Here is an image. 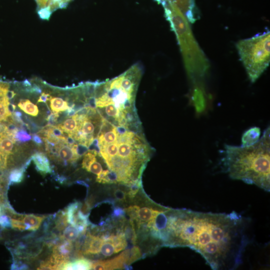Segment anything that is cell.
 Segmentation results:
<instances>
[{
    "label": "cell",
    "mask_w": 270,
    "mask_h": 270,
    "mask_svg": "<svg viewBox=\"0 0 270 270\" xmlns=\"http://www.w3.org/2000/svg\"><path fill=\"white\" fill-rule=\"evenodd\" d=\"M114 194L116 199L118 201L124 202L126 200L127 194L121 189L115 190Z\"/></svg>",
    "instance_id": "cell-31"
},
{
    "label": "cell",
    "mask_w": 270,
    "mask_h": 270,
    "mask_svg": "<svg viewBox=\"0 0 270 270\" xmlns=\"http://www.w3.org/2000/svg\"><path fill=\"white\" fill-rule=\"evenodd\" d=\"M9 100L8 96L0 99V124H4L12 120V113L8 109Z\"/></svg>",
    "instance_id": "cell-15"
},
{
    "label": "cell",
    "mask_w": 270,
    "mask_h": 270,
    "mask_svg": "<svg viewBox=\"0 0 270 270\" xmlns=\"http://www.w3.org/2000/svg\"><path fill=\"white\" fill-rule=\"evenodd\" d=\"M88 171L98 176L102 172V168L100 164L97 162L96 159L90 164Z\"/></svg>",
    "instance_id": "cell-29"
},
{
    "label": "cell",
    "mask_w": 270,
    "mask_h": 270,
    "mask_svg": "<svg viewBox=\"0 0 270 270\" xmlns=\"http://www.w3.org/2000/svg\"><path fill=\"white\" fill-rule=\"evenodd\" d=\"M125 211L120 208H114V210L112 214L113 216H122L124 214Z\"/></svg>",
    "instance_id": "cell-36"
},
{
    "label": "cell",
    "mask_w": 270,
    "mask_h": 270,
    "mask_svg": "<svg viewBox=\"0 0 270 270\" xmlns=\"http://www.w3.org/2000/svg\"><path fill=\"white\" fill-rule=\"evenodd\" d=\"M80 232L74 226L70 225L66 228L63 234V238L69 241H74L78 236Z\"/></svg>",
    "instance_id": "cell-22"
},
{
    "label": "cell",
    "mask_w": 270,
    "mask_h": 270,
    "mask_svg": "<svg viewBox=\"0 0 270 270\" xmlns=\"http://www.w3.org/2000/svg\"><path fill=\"white\" fill-rule=\"evenodd\" d=\"M72 0H36L39 16L48 20L52 14L58 9L66 8Z\"/></svg>",
    "instance_id": "cell-8"
},
{
    "label": "cell",
    "mask_w": 270,
    "mask_h": 270,
    "mask_svg": "<svg viewBox=\"0 0 270 270\" xmlns=\"http://www.w3.org/2000/svg\"><path fill=\"white\" fill-rule=\"evenodd\" d=\"M105 237L110 240L113 244L115 248V253L120 252L126 246L127 242L123 232H120L116 235L105 236Z\"/></svg>",
    "instance_id": "cell-19"
},
{
    "label": "cell",
    "mask_w": 270,
    "mask_h": 270,
    "mask_svg": "<svg viewBox=\"0 0 270 270\" xmlns=\"http://www.w3.org/2000/svg\"><path fill=\"white\" fill-rule=\"evenodd\" d=\"M9 88L8 84L0 81V99L7 96Z\"/></svg>",
    "instance_id": "cell-33"
},
{
    "label": "cell",
    "mask_w": 270,
    "mask_h": 270,
    "mask_svg": "<svg viewBox=\"0 0 270 270\" xmlns=\"http://www.w3.org/2000/svg\"><path fill=\"white\" fill-rule=\"evenodd\" d=\"M165 207L158 206L155 209L148 207H143L140 208L136 220L135 222L136 223L138 228L143 223L148 222L152 220L158 212L164 208Z\"/></svg>",
    "instance_id": "cell-11"
},
{
    "label": "cell",
    "mask_w": 270,
    "mask_h": 270,
    "mask_svg": "<svg viewBox=\"0 0 270 270\" xmlns=\"http://www.w3.org/2000/svg\"><path fill=\"white\" fill-rule=\"evenodd\" d=\"M260 136V129L258 126L251 127L246 130L242 136V146L252 145L258 142Z\"/></svg>",
    "instance_id": "cell-13"
},
{
    "label": "cell",
    "mask_w": 270,
    "mask_h": 270,
    "mask_svg": "<svg viewBox=\"0 0 270 270\" xmlns=\"http://www.w3.org/2000/svg\"><path fill=\"white\" fill-rule=\"evenodd\" d=\"M11 226L14 228H16L20 230H26V226L22 220V219L11 218Z\"/></svg>",
    "instance_id": "cell-30"
},
{
    "label": "cell",
    "mask_w": 270,
    "mask_h": 270,
    "mask_svg": "<svg viewBox=\"0 0 270 270\" xmlns=\"http://www.w3.org/2000/svg\"><path fill=\"white\" fill-rule=\"evenodd\" d=\"M32 140L34 143L38 146H41L43 144L42 138L37 134H34L32 136Z\"/></svg>",
    "instance_id": "cell-37"
},
{
    "label": "cell",
    "mask_w": 270,
    "mask_h": 270,
    "mask_svg": "<svg viewBox=\"0 0 270 270\" xmlns=\"http://www.w3.org/2000/svg\"><path fill=\"white\" fill-rule=\"evenodd\" d=\"M57 126L68 135L72 136L78 130L79 123L74 114Z\"/></svg>",
    "instance_id": "cell-14"
},
{
    "label": "cell",
    "mask_w": 270,
    "mask_h": 270,
    "mask_svg": "<svg viewBox=\"0 0 270 270\" xmlns=\"http://www.w3.org/2000/svg\"><path fill=\"white\" fill-rule=\"evenodd\" d=\"M44 218L45 216L27 214L22 218V220L26 226V230H34L38 228Z\"/></svg>",
    "instance_id": "cell-17"
},
{
    "label": "cell",
    "mask_w": 270,
    "mask_h": 270,
    "mask_svg": "<svg viewBox=\"0 0 270 270\" xmlns=\"http://www.w3.org/2000/svg\"><path fill=\"white\" fill-rule=\"evenodd\" d=\"M16 108V106L10 103L8 105V109L10 111L12 114Z\"/></svg>",
    "instance_id": "cell-38"
},
{
    "label": "cell",
    "mask_w": 270,
    "mask_h": 270,
    "mask_svg": "<svg viewBox=\"0 0 270 270\" xmlns=\"http://www.w3.org/2000/svg\"><path fill=\"white\" fill-rule=\"evenodd\" d=\"M98 154L90 151L85 154L82 162V168L88 171L90 164L96 160V156Z\"/></svg>",
    "instance_id": "cell-24"
},
{
    "label": "cell",
    "mask_w": 270,
    "mask_h": 270,
    "mask_svg": "<svg viewBox=\"0 0 270 270\" xmlns=\"http://www.w3.org/2000/svg\"><path fill=\"white\" fill-rule=\"evenodd\" d=\"M270 33L268 30L236 44L240 60L252 82H255L268 66Z\"/></svg>",
    "instance_id": "cell-4"
},
{
    "label": "cell",
    "mask_w": 270,
    "mask_h": 270,
    "mask_svg": "<svg viewBox=\"0 0 270 270\" xmlns=\"http://www.w3.org/2000/svg\"><path fill=\"white\" fill-rule=\"evenodd\" d=\"M16 142H26L31 140V136L27 132L23 129H18L15 134Z\"/></svg>",
    "instance_id": "cell-25"
},
{
    "label": "cell",
    "mask_w": 270,
    "mask_h": 270,
    "mask_svg": "<svg viewBox=\"0 0 270 270\" xmlns=\"http://www.w3.org/2000/svg\"><path fill=\"white\" fill-rule=\"evenodd\" d=\"M18 107L26 114L32 116H36L38 114V108L28 99L21 100L18 104Z\"/></svg>",
    "instance_id": "cell-20"
},
{
    "label": "cell",
    "mask_w": 270,
    "mask_h": 270,
    "mask_svg": "<svg viewBox=\"0 0 270 270\" xmlns=\"http://www.w3.org/2000/svg\"><path fill=\"white\" fill-rule=\"evenodd\" d=\"M270 131L268 128L258 141L250 146L225 144L224 170L233 180L270 191Z\"/></svg>",
    "instance_id": "cell-2"
},
{
    "label": "cell",
    "mask_w": 270,
    "mask_h": 270,
    "mask_svg": "<svg viewBox=\"0 0 270 270\" xmlns=\"http://www.w3.org/2000/svg\"><path fill=\"white\" fill-rule=\"evenodd\" d=\"M81 204L75 202L70 204L66 209V213L68 222L76 226L80 232H86L87 226V216L80 211Z\"/></svg>",
    "instance_id": "cell-6"
},
{
    "label": "cell",
    "mask_w": 270,
    "mask_h": 270,
    "mask_svg": "<svg viewBox=\"0 0 270 270\" xmlns=\"http://www.w3.org/2000/svg\"><path fill=\"white\" fill-rule=\"evenodd\" d=\"M140 207L138 206H131L124 210L130 216V220H136L137 218L138 211Z\"/></svg>",
    "instance_id": "cell-28"
},
{
    "label": "cell",
    "mask_w": 270,
    "mask_h": 270,
    "mask_svg": "<svg viewBox=\"0 0 270 270\" xmlns=\"http://www.w3.org/2000/svg\"><path fill=\"white\" fill-rule=\"evenodd\" d=\"M58 114L52 112L46 118V120L48 122V125L50 126H55L58 122Z\"/></svg>",
    "instance_id": "cell-32"
},
{
    "label": "cell",
    "mask_w": 270,
    "mask_h": 270,
    "mask_svg": "<svg viewBox=\"0 0 270 270\" xmlns=\"http://www.w3.org/2000/svg\"><path fill=\"white\" fill-rule=\"evenodd\" d=\"M129 254L130 250L128 249L112 260L106 261L100 260L92 264L91 269L100 270L122 268L124 264H127Z\"/></svg>",
    "instance_id": "cell-9"
},
{
    "label": "cell",
    "mask_w": 270,
    "mask_h": 270,
    "mask_svg": "<svg viewBox=\"0 0 270 270\" xmlns=\"http://www.w3.org/2000/svg\"><path fill=\"white\" fill-rule=\"evenodd\" d=\"M57 152L56 158L64 162H72L76 161L78 156L73 146H70L65 142L61 141L56 144Z\"/></svg>",
    "instance_id": "cell-10"
},
{
    "label": "cell",
    "mask_w": 270,
    "mask_h": 270,
    "mask_svg": "<svg viewBox=\"0 0 270 270\" xmlns=\"http://www.w3.org/2000/svg\"><path fill=\"white\" fill-rule=\"evenodd\" d=\"M2 194L0 192V207L1 204H2Z\"/></svg>",
    "instance_id": "cell-39"
},
{
    "label": "cell",
    "mask_w": 270,
    "mask_h": 270,
    "mask_svg": "<svg viewBox=\"0 0 270 270\" xmlns=\"http://www.w3.org/2000/svg\"><path fill=\"white\" fill-rule=\"evenodd\" d=\"M190 101L196 115L200 116L206 111L208 106L207 96L202 84L192 86Z\"/></svg>",
    "instance_id": "cell-7"
},
{
    "label": "cell",
    "mask_w": 270,
    "mask_h": 270,
    "mask_svg": "<svg viewBox=\"0 0 270 270\" xmlns=\"http://www.w3.org/2000/svg\"><path fill=\"white\" fill-rule=\"evenodd\" d=\"M162 4L166 18L176 36L189 80L192 86L202 84L210 64L194 37L188 19L175 4L169 2Z\"/></svg>",
    "instance_id": "cell-3"
},
{
    "label": "cell",
    "mask_w": 270,
    "mask_h": 270,
    "mask_svg": "<svg viewBox=\"0 0 270 270\" xmlns=\"http://www.w3.org/2000/svg\"><path fill=\"white\" fill-rule=\"evenodd\" d=\"M50 101V106L53 113L59 114L60 112H64L70 108L66 100H64L60 97H51L48 100Z\"/></svg>",
    "instance_id": "cell-16"
},
{
    "label": "cell",
    "mask_w": 270,
    "mask_h": 270,
    "mask_svg": "<svg viewBox=\"0 0 270 270\" xmlns=\"http://www.w3.org/2000/svg\"><path fill=\"white\" fill-rule=\"evenodd\" d=\"M50 97H51V95L49 93L44 92L41 94L40 96H39L38 100V103L44 102L46 104V102L49 100Z\"/></svg>",
    "instance_id": "cell-35"
},
{
    "label": "cell",
    "mask_w": 270,
    "mask_h": 270,
    "mask_svg": "<svg viewBox=\"0 0 270 270\" xmlns=\"http://www.w3.org/2000/svg\"><path fill=\"white\" fill-rule=\"evenodd\" d=\"M31 159L35 164L36 170L42 174L44 175L52 172L50 161L44 153L36 152L32 156Z\"/></svg>",
    "instance_id": "cell-12"
},
{
    "label": "cell",
    "mask_w": 270,
    "mask_h": 270,
    "mask_svg": "<svg viewBox=\"0 0 270 270\" xmlns=\"http://www.w3.org/2000/svg\"><path fill=\"white\" fill-rule=\"evenodd\" d=\"M25 167L20 168H16L11 171L10 174V183L20 182L24 177Z\"/></svg>",
    "instance_id": "cell-23"
},
{
    "label": "cell",
    "mask_w": 270,
    "mask_h": 270,
    "mask_svg": "<svg viewBox=\"0 0 270 270\" xmlns=\"http://www.w3.org/2000/svg\"><path fill=\"white\" fill-rule=\"evenodd\" d=\"M92 264L89 260L82 258L73 262H66L62 268V270H90Z\"/></svg>",
    "instance_id": "cell-18"
},
{
    "label": "cell",
    "mask_w": 270,
    "mask_h": 270,
    "mask_svg": "<svg viewBox=\"0 0 270 270\" xmlns=\"http://www.w3.org/2000/svg\"><path fill=\"white\" fill-rule=\"evenodd\" d=\"M104 242L101 246L100 252L104 256H109L115 253V248L113 244L107 238L102 237Z\"/></svg>",
    "instance_id": "cell-21"
},
{
    "label": "cell",
    "mask_w": 270,
    "mask_h": 270,
    "mask_svg": "<svg viewBox=\"0 0 270 270\" xmlns=\"http://www.w3.org/2000/svg\"><path fill=\"white\" fill-rule=\"evenodd\" d=\"M16 133L10 132L5 124H0V169L5 168L8 156L15 150Z\"/></svg>",
    "instance_id": "cell-5"
},
{
    "label": "cell",
    "mask_w": 270,
    "mask_h": 270,
    "mask_svg": "<svg viewBox=\"0 0 270 270\" xmlns=\"http://www.w3.org/2000/svg\"><path fill=\"white\" fill-rule=\"evenodd\" d=\"M11 222L9 218L6 216H0V224L4 228H8L10 226Z\"/></svg>",
    "instance_id": "cell-34"
},
{
    "label": "cell",
    "mask_w": 270,
    "mask_h": 270,
    "mask_svg": "<svg viewBox=\"0 0 270 270\" xmlns=\"http://www.w3.org/2000/svg\"><path fill=\"white\" fill-rule=\"evenodd\" d=\"M141 256V252L140 248L138 246L133 247L130 250L129 258L127 264H130L137 260Z\"/></svg>",
    "instance_id": "cell-27"
},
{
    "label": "cell",
    "mask_w": 270,
    "mask_h": 270,
    "mask_svg": "<svg viewBox=\"0 0 270 270\" xmlns=\"http://www.w3.org/2000/svg\"><path fill=\"white\" fill-rule=\"evenodd\" d=\"M250 220L229 214L170 208L164 246L187 247L213 270H233L242 263Z\"/></svg>",
    "instance_id": "cell-1"
},
{
    "label": "cell",
    "mask_w": 270,
    "mask_h": 270,
    "mask_svg": "<svg viewBox=\"0 0 270 270\" xmlns=\"http://www.w3.org/2000/svg\"><path fill=\"white\" fill-rule=\"evenodd\" d=\"M68 222L66 212H62L58 216L56 221V227L59 230H63L67 226Z\"/></svg>",
    "instance_id": "cell-26"
}]
</instances>
